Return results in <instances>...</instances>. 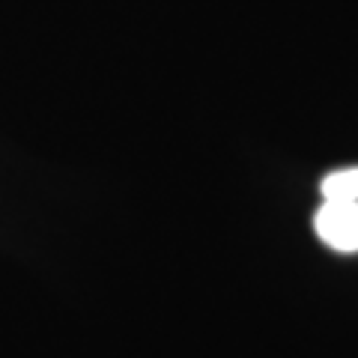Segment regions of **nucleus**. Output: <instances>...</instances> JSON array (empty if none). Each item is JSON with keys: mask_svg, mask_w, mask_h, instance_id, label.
<instances>
[{"mask_svg": "<svg viewBox=\"0 0 358 358\" xmlns=\"http://www.w3.org/2000/svg\"><path fill=\"white\" fill-rule=\"evenodd\" d=\"M317 236L334 251H358V200H322L313 215Z\"/></svg>", "mask_w": 358, "mask_h": 358, "instance_id": "nucleus-1", "label": "nucleus"}]
</instances>
